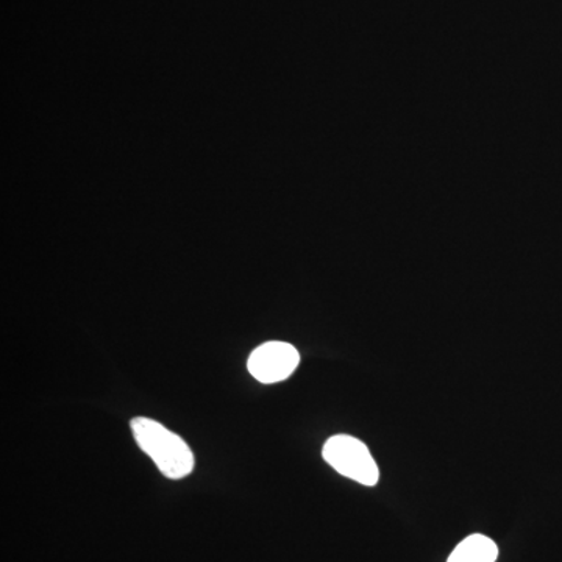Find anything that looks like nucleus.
I'll return each mask as SVG.
<instances>
[{
  "label": "nucleus",
  "mask_w": 562,
  "mask_h": 562,
  "mask_svg": "<svg viewBox=\"0 0 562 562\" xmlns=\"http://www.w3.org/2000/svg\"><path fill=\"white\" fill-rule=\"evenodd\" d=\"M131 425L139 449L149 454L166 479L181 480L194 471V453L179 435L147 417H136Z\"/></svg>",
  "instance_id": "obj_1"
},
{
  "label": "nucleus",
  "mask_w": 562,
  "mask_h": 562,
  "mask_svg": "<svg viewBox=\"0 0 562 562\" xmlns=\"http://www.w3.org/2000/svg\"><path fill=\"white\" fill-rule=\"evenodd\" d=\"M324 460L336 472L364 484L375 486L379 483L380 471L375 460L364 442L349 435L333 436L324 447Z\"/></svg>",
  "instance_id": "obj_2"
},
{
  "label": "nucleus",
  "mask_w": 562,
  "mask_h": 562,
  "mask_svg": "<svg viewBox=\"0 0 562 562\" xmlns=\"http://www.w3.org/2000/svg\"><path fill=\"white\" fill-rule=\"evenodd\" d=\"M301 362V355L291 344L272 341L251 351L247 368L255 380L272 384L290 379Z\"/></svg>",
  "instance_id": "obj_3"
},
{
  "label": "nucleus",
  "mask_w": 562,
  "mask_h": 562,
  "mask_svg": "<svg viewBox=\"0 0 562 562\" xmlns=\"http://www.w3.org/2000/svg\"><path fill=\"white\" fill-rule=\"evenodd\" d=\"M497 557V543L487 536L472 535L458 543L447 562H495Z\"/></svg>",
  "instance_id": "obj_4"
}]
</instances>
